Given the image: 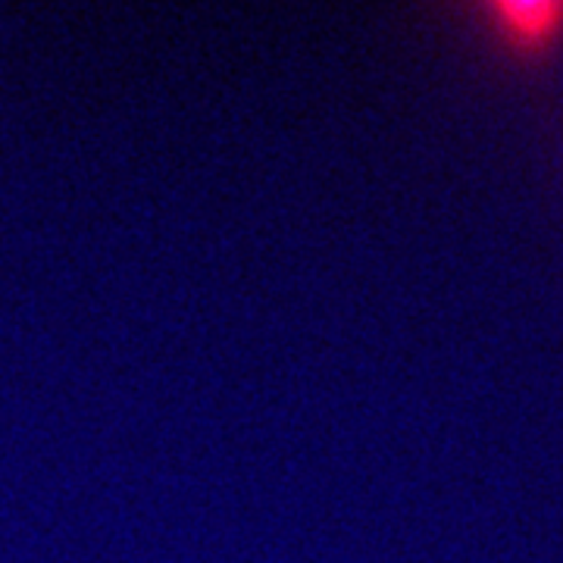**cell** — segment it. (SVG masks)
<instances>
[{
	"label": "cell",
	"instance_id": "6da1fadb",
	"mask_svg": "<svg viewBox=\"0 0 563 563\" xmlns=\"http://www.w3.org/2000/svg\"><path fill=\"white\" fill-rule=\"evenodd\" d=\"M488 16L495 32L517 51H544L563 35V3H492Z\"/></svg>",
	"mask_w": 563,
	"mask_h": 563
}]
</instances>
